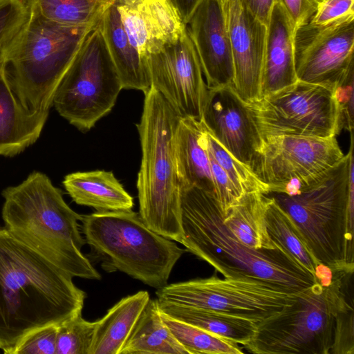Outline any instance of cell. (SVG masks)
<instances>
[{
  "label": "cell",
  "mask_w": 354,
  "mask_h": 354,
  "mask_svg": "<svg viewBox=\"0 0 354 354\" xmlns=\"http://www.w3.org/2000/svg\"><path fill=\"white\" fill-rule=\"evenodd\" d=\"M97 26L122 88L145 94L151 87L147 63L130 41L115 1L106 8Z\"/></svg>",
  "instance_id": "obj_22"
},
{
  "label": "cell",
  "mask_w": 354,
  "mask_h": 354,
  "mask_svg": "<svg viewBox=\"0 0 354 354\" xmlns=\"http://www.w3.org/2000/svg\"><path fill=\"white\" fill-rule=\"evenodd\" d=\"M295 30L284 8L279 2L275 1L267 26L261 97L298 81L295 68Z\"/></svg>",
  "instance_id": "obj_19"
},
{
  "label": "cell",
  "mask_w": 354,
  "mask_h": 354,
  "mask_svg": "<svg viewBox=\"0 0 354 354\" xmlns=\"http://www.w3.org/2000/svg\"><path fill=\"white\" fill-rule=\"evenodd\" d=\"M1 194L4 227L13 236L73 277L101 279L81 251L86 243L78 223L83 215L67 205L46 174L34 171Z\"/></svg>",
  "instance_id": "obj_5"
},
{
  "label": "cell",
  "mask_w": 354,
  "mask_h": 354,
  "mask_svg": "<svg viewBox=\"0 0 354 354\" xmlns=\"http://www.w3.org/2000/svg\"><path fill=\"white\" fill-rule=\"evenodd\" d=\"M28 15L24 0H0V54L17 35Z\"/></svg>",
  "instance_id": "obj_33"
},
{
  "label": "cell",
  "mask_w": 354,
  "mask_h": 354,
  "mask_svg": "<svg viewBox=\"0 0 354 354\" xmlns=\"http://www.w3.org/2000/svg\"><path fill=\"white\" fill-rule=\"evenodd\" d=\"M27 5L26 23L1 55L21 104L31 112L48 115L58 85L97 25L55 23Z\"/></svg>",
  "instance_id": "obj_7"
},
{
  "label": "cell",
  "mask_w": 354,
  "mask_h": 354,
  "mask_svg": "<svg viewBox=\"0 0 354 354\" xmlns=\"http://www.w3.org/2000/svg\"><path fill=\"white\" fill-rule=\"evenodd\" d=\"M353 50L354 14L298 27L294 37L298 80L336 89L353 75Z\"/></svg>",
  "instance_id": "obj_12"
},
{
  "label": "cell",
  "mask_w": 354,
  "mask_h": 354,
  "mask_svg": "<svg viewBox=\"0 0 354 354\" xmlns=\"http://www.w3.org/2000/svg\"><path fill=\"white\" fill-rule=\"evenodd\" d=\"M247 105L262 139L336 137L342 129L335 88L298 80Z\"/></svg>",
  "instance_id": "obj_11"
},
{
  "label": "cell",
  "mask_w": 354,
  "mask_h": 354,
  "mask_svg": "<svg viewBox=\"0 0 354 354\" xmlns=\"http://www.w3.org/2000/svg\"><path fill=\"white\" fill-rule=\"evenodd\" d=\"M186 26L207 88L232 86L233 60L223 0H202Z\"/></svg>",
  "instance_id": "obj_17"
},
{
  "label": "cell",
  "mask_w": 354,
  "mask_h": 354,
  "mask_svg": "<svg viewBox=\"0 0 354 354\" xmlns=\"http://www.w3.org/2000/svg\"><path fill=\"white\" fill-rule=\"evenodd\" d=\"M120 354H188L164 323L156 299H150Z\"/></svg>",
  "instance_id": "obj_26"
},
{
  "label": "cell",
  "mask_w": 354,
  "mask_h": 354,
  "mask_svg": "<svg viewBox=\"0 0 354 354\" xmlns=\"http://www.w3.org/2000/svg\"><path fill=\"white\" fill-rule=\"evenodd\" d=\"M254 15L268 26L270 12L276 0H240Z\"/></svg>",
  "instance_id": "obj_38"
},
{
  "label": "cell",
  "mask_w": 354,
  "mask_h": 354,
  "mask_svg": "<svg viewBox=\"0 0 354 354\" xmlns=\"http://www.w3.org/2000/svg\"><path fill=\"white\" fill-rule=\"evenodd\" d=\"M299 292L254 278L215 275L167 284L156 292L160 302L203 309L259 323L291 305Z\"/></svg>",
  "instance_id": "obj_10"
},
{
  "label": "cell",
  "mask_w": 354,
  "mask_h": 354,
  "mask_svg": "<svg viewBox=\"0 0 354 354\" xmlns=\"http://www.w3.org/2000/svg\"><path fill=\"white\" fill-rule=\"evenodd\" d=\"M342 128L351 133L353 130V75L336 88Z\"/></svg>",
  "instance_id": "obj_37"
},
{
  "label": "cell",
  "mask_w": 354,
  "mask_h": 354,
  "mask_svg": "<svg viewBox=\"0 0 354 354\" xmlns=\"http://www.w3.org/2000/svg\"><path fill=\"white\" fill-rule=\"evenodd\" d=\"M80 313L57 326L56 354H89L95 326Z\"/></svg>",
  "instance_id": "obj_32"
},
{
  "label": "cell",
  "mask_w": 354,
  "mask_h": 354,
  "mask_svg": "<svg viewBox=\"0 0 354 354\" xmlns=\"http://www.w3.org/2000/svg\"><path fill=\"white\" fill-rule=\"evenodd\" d=\"M353 272H333L328 286L317 281L293 303L257 324L245 349L256 354H351L354 352Z\"/></svg>",
  "instance_id": "obj_3"
},
{
  "label": "cell",
  "mask_w": 354,
  "mask_h": 354,
  "mask_svg": "<svg viewBox=\"0 0 354 354\" xmlns=\"http://www.w3.org/2000/svg\"><path fill=\"white\" fill-rule=\"evenodd\" d=\"M122 22L142 57L176 41L186 24L171 0H115Z\"/></svg>",
  "instance_id": "obj_18"
},
{
  "label": "cell",
  "mask_w": 354,
  "mask_h": 354,
  "mask_svg": "<svg viewBox=\"0 0 354 354\" xmlns=\"http://www.w3.org/2000/svg\"><path fill=\"white\" fill-rule=\"evenodd\" d=\"M178 10L182 20L187 24L202 0H171Z\"/></svg>",
  "instance_id": "obj_39"
},
{
  "label": "cell",
  "mask_w": 354,
  "mask_h": 354,
  "mask_svg": "<svg viewBox=\"0 0 354 354\" xmlns=\"http://www.w3.org/2000/svg\"><path fill=\"white\" fill-rule=\"evenodd\" d=\"M201 121L225 149L251 170L262 138L247 103L232 86L207 88Z\"/></svg>",
  "instance_id": "obj_15"
},
{
  "label": "cell",
  "mask_w": 354,
  "mask_h": 354,
  "mask_svg": "<svg viewBox=\"0 0 354 354\" xmlns=\"http://www.w3.org/2000/svg\"><path fill=\"white\" fill-rule=\"evenodd\" d=\"M57 326L52 324L33 330L9 354H56Z\"/></svg>",
  "instance_id": "obj_34"
},
{
  "label": "cell",
  "mask_w": 354,
  "mask_h": 354,
  "mask_svg": "<svg viewBox=\"0 0 354 354\" xmlns=\"http://www.w3.org/2000/svg\"><path fill=\"white\" fill-rule=\"evenodd\" d=\"M267 196L266 222L271 239L315 276L318 264L306 248L292 218L272 198Z\"/></svg>",
  "instance_id": "obj_28"
},
{
  "label": "cell",
  "mask_w": 354,
  "mask_h": 354,
  "mask_svg": "<svg viewBox=\"0 0 354 354\" xmlns=\"http://www.w3.org/2000/svg\"><path fill=\"white\" fill-rule=\"evenodd\" d=\"M207 137L211 154L241 195L252 192L263 193L266 190L252 171L232 156L207 131Z\"/></svg>",
  "instance_id": "obj_31"
},
{
  "label": "cell",
  "mask_w": 354,
  "mask_h": 354,
  "mask_svg": "<svg viewBox=\"0 0 354 354\" xmlns=\"http://www.w3.org/2000/svg\"><path fill=\"white\" fill-rule=\"evenodd\" d=\"M344 156L335 136H272L262 139L251 171L266 190L275 189L316 176Z\"/></svg>",
  "instance_id": "obj_13"
},
{
  "label": "cell",
  "mask_w": 354,
  "mask_h": 354,
  "mask_svg": "<svg viewBox=\"0 0 354 354\" xmlns=\"http://www.w3.org/2000/svg\"><path fill=\"white\" fill-rule=\"evenodd\" d=\"M24 1L46 19L69 26L97 25L104 10L110 5L93 0Z\"/></svg>",
  "instance_id": "obj_29"
},
{
  "label": "cell",
  "mask_w": 354,
  "mask_h": 354,
  "mask_svg": "<svg viewBox=\"0 0 354 354\" xmlns=\"http://www.w3.org/2000/svg\"><path fill=\"white\" fill-rule=\"evenodd\" d=\"M344 158L330 169L292 187L266 191L290 216L317 264L354 271L353 133Z\"/></svg>",
  "instance_id": "obj_4"
},
{
  "label": "cell",
  "mask_w": 354,
  "mask_h": 354,
  "mask_svg": "<svg viewBox=\"0 0 354 354\" xmlns=\"http://www.w3.org/2000/svg\"><path fill=\"white\" fill-rule=\"evenodd\" d=\"M149 299L147 291H138L122 298L95 321L89 354H120Z\"/></svg>",
  "instance_id": "obj_24"
},
{
  "label": "cell",
  "mask_w": 354,
  "mask_h": 354,
  "mask_svg": "<svg viewBox=\"0 0 354 354\" xmlns=\"http://www.w3.org/2000/svg\"><path fill=\"white\" fill-rule=\"evenodd\" d=\"M93 1L98 2V3H101L103 4H106V5L111 4L115 1V0H93Z\"/></svg>",
  "instance_id": "obj_40"
},
{
  "label": "cell",
  "mask_w": 354,
  "mask_h": 354,
  "mask_svg": "<svg viewBox=\"0 0 354 354\" xmlns=\"http://www.w3.org/2000/svg\"><path fill=\"white\" fill-rule=\"evenodd\" d=\"M157 302L159 310L168 316L238 344H247L257 329V323L248 320L203 309Z\"/></svg>",
  "instance_id": "obj_27"
},
{
  "label": "cell",
  "mask_w": 354,
  "mask_h": 354,
  "mask_svg": "<svg viewBox=\"0 0 354 354\" xmlns=\"http://www.w3.org/2000/svg\"><path fill=\"white\" fill-rule=\"evenodd\" d=\"M180 243L225 278H254L299 292L317 282L315 277L283 247L255 250L241 243L223 223L220 204L196 186L181 187Z\"/></svg>",
  "instance_id": "obj_2"
},
{
  "label": "cell",
  "mask_w": 354,
  "mask_h": 354,
  "mask_svg": "<svg viewBox=\"0 0 354 354\" xmlns=\"http://www.w3.org/2000/svg\"><path fill=\"white\" fill-rule=\"evenodd\" d=\"M122 85L97 26L86 37L55 91L53 105L86 132L113 108Z\"/></svg>",
  "instance_id": "obj_9"
},
{
  "label": "cell",
  "mask_w": 354,
  "mask_h": 354,
  "mask_svg": "<svg viewBox=\"0 0 354 354\" xmlns=\"http://www.w3.org/2000/svg\"><path fill=\"white\" fill-rule=\"evenodd\" d=\"M232 50V87L245 102L261 97L267 26L240 0H223Z\"/></svg>",
  "instance_id": "obj_16"
},
{
  "label": "cell",
  "mask_w": 354,
  "mask_h": 354,
  "mask_svg": "<svg viewBox=\"0 0 354 354\" xmlns=\"http://www.w3.org/2000/svg\"><path fill=\"white\" fill-rule=\"evenodd\" d=\"M322 0H276L284 8L295 28L308 24Z\"/></svg>",
  "instance_id": "obj_36"
},
{
  "label": "cell",
  "mask_w": 354,
  "mask_h": 354,
  "mask_svg": "<svg viewBox=\"0 0 354 354\" xmlns=\"http://www.w3.org/2000/svg\"><path fill=\"white\" fill-rule=\"evenodd\" d=\"M81 221L86 243L103 259L106 270H118L156 289L168 284L187 251L149 228L132 209L96 211Z\"/></svg>",
  "instance_id": "obj_8"
},
{
  "label": "cell",
  "mask_w": 354,
  "mask_h": 354,
  "mask_svg": "<svg viewBox=\"0 0 354 354\" xmlns=\"http://www.w3.org/2000/svg\"><path fill=\"white\" fill-rule=\"evenodd\" d=\"M145 61L151 86L180 117L201 120L207 87L187 28L176 41L148 55Z\"/></svg>",
  "instance_id": "obj_14"
},
{
  "label": "cell",
  "mask_w": 354,
  "mask_h": 354,
  "mask_svg": "<svg viewBox=\"0 0 354 354\" xmlns=\"http://www.w3.org/2000/svg\"><path fill=\"white\" fill-rule=\"evenodd\" d=\"M354 14V0H322L310 22L324 25Z\"/></svg>",
  "instance_id": "obj_35"
},
{
  "label": "cell",
  "mask_w": 354,
  "mask_h": 354,
  "mask_svg": "<svg viewBox=\"0 0 354 354\" xmlns=\"http://www.w3.org/2000/svg\"><path fill=\"white\" fill-rule=\"evenodd\" d=\"M86 293L73 277L0 226V348L82 313Z\"/></svg>",
  "instance_id": "obj_1"
},
{
  "label": "cell",
  "mask_w": 354,
  "mask_h": 354,
  "mask_svg": "<svg viewBox=\"0 0 354 354\" xmlns=\"http://www.w3.org/2000/svg\"><path fill=\"white\" fill-rule=\"evenodd\" d=\"M48 115L31 112L21 104L0 54V155L15 156L35 142Z\"/></svg>",
  "instance_id": "obj_20"
},
{
  "label": "cell",
  "mask_w": 354,
  "mask_h": 354,
  "mask_svg": "<svg viewBox=\"0 0 354 354\" xmlns=\"http://www.w3.org/2000/svg\"><path fill=\"white\" fill-rule=\"evenodd\" d=\"M160 313L164 323L188 354H242L243 353L241 347L235 342L174 319L161 311Z\"/></svg>",
  "instance_id": "obj_30"
},
{
  "label": "cell",
  "mask_w": 354,
  "mask_h": 354,
  "mask_svg": "<svg viewBox=\"0 0 354 354\" xmlns=\"http://www.w3.org/2000/svg\"><path fill=\"white\" fill-rule=\"evenodd\" d=\"M174 145L181 187H198L217 199L207 130L203 123L194 118L180 117L175 131Z\"/></svg>",
  "instance_id": "obj_21"
},
{
  "label": "cell",
  "mask_w": 354,
  "mask_h": 354,
  "mask_svg": "<svg viewBox=\"0 0 354 354\" xmlns=\"http://www.w3.org/2000/svg\"><path fill=\"white\" fill-rule=\"evenodd\" d=\"M63 185L73 201L96 211L131 209L133 197L112 171H78L64 177Z\"/></svg>",
  "instance_id": "obj_23"
},
{
  "label": "cell",
  "mask_w": 354,
  "mask_h": 354,
  "mask_svg": "<svg viewBox=\"0 0 354 354\" xmlns=\"http://www.w3.org/2000/svg\"><path fill=\"white\" fill-rule=\"evenodd\" d=\"M180 117L153 86L145 94L137 124L142 159L138 174L139 214L157 234L178 243L183 236L181 183L174 154V134Z\"/></svg>",
  "instance_id": "obj_6"
},
{
  "label": "cell",
  "mask_w": 354,
  "mask_h": 354,
  "mask_svg": "<svg viewBox=\"0 0 354 354\" xmlns=\"http://www.w3.org/2000/svg\"><path fill=\"white\" fill-rule=\"evenodd\" d=\"M268 197L260 192H246L227 212L223 223L243 245L255 250L274 249L267 229L266 211Z\"/></svg>",
  "instance_id": "obj_25"
}]
</instances>
